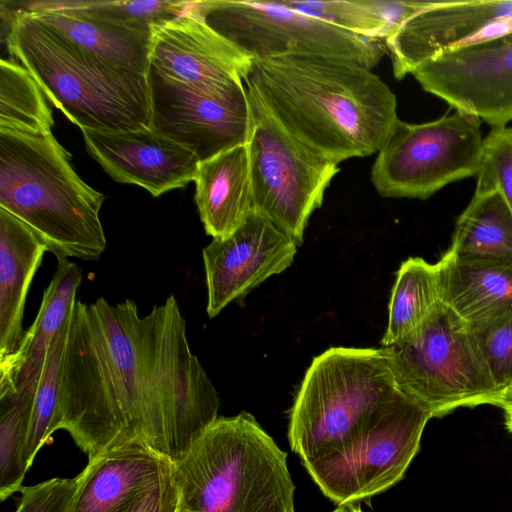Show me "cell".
I'll list each match as a JSON object with an SVG mask.
<instances>
[{
  "mask_svg": "<svg viewBox=\"0 0 512 512\" xmlns=\"http://www.w3.org/2000/svg\"><path fill=\"white\" fill-rule=\"evenodd\" d=\"M512 16V0L428 1L386 40L394 77L401 80L439 55L485 41L487 28Z\"/></svg>",
  "mask_w": 512,
  "mask_h": 512,
  "instance_id": "9a60e30c",
  "label": "cell"
},
{
  "mask_svg": "<svg viewBox=\"0 0 512 512\" xmlns=\"http://www.w3.org/2000/svg\"><path fill=\"white\" fill-rule=\"evenodd\" d=\"M190 10L251 59L310 56L342 59L372 70L386 53L368 39L276 1H191Z\"/></svg>",
  "mask_w": 512,
  "mask_h": 512,
  "instance_id": "ba28073f",
  "label": "cell"
},
{
  "mask_svg": "<svg viewBox=\"0 0 512 512\" xmlns=\"http://www.w3.org/2000/svg\"><path fill=\"white\" fill-rule=\"evenodd\" d=\"M480 126L459 111L420 124L398 119L372 165L375 189L383 197L425 200L476 176L484 144Z\"/></svg>",
  "mask_w": 512,
  "mask_h": 512,
  "instance_id": "30bf717a",
  "label": "cell"
},
{
  "mask_svg": "<svg viewBox=\"0 0 512 512\" xmlns=\"http://www.w3.org/2000/svg\"><path fill=\"white\" fill-rule=\"evenodd\" d=\"M5 41L50 102L81 130L150 128L147 74L114 66L69 41L38 16L1 8Z\"/></svg>",
  "mask_w": 512,
  "mask_h": 512,
  "instance_id": "3957f363",
  "label": "cell"
},
{
  "mask_svg": "<svg viewBox=\"0 0 512 512\" xmlns=\"http://www.w3.org/2000/svg\"><path fill=\"white\" fill-rule=\"evenodd\" d=\"M172 473L194 512H295L287 454L244 411L211 423Z\"/></svg>",
  "mask_w": 512,
  "mask_h": 512,
  "instance_id": "5b68a950",
  "label": "cell"
},
{
  "mask_svg": "<svg viewBox=\"0 0 512 512\" xmlns=\"http://www.w3.org/2000/svg\"><path fill=\"white\" fill-rule=\"evenodd\" d=\"M297 246L255 211L230 236L213 239L202 251L208 316H217L229 303L287 269Z\"/></svg>",
  "mask_w": 512,
  "mask_h": 512,
  "instance_id": "5bb4252c",
  "label": "cell"
},
{
  "mask_svg": "<svg viewBox=\"0 0 512 512\" xmlns=\"http://www.w3.org/2000/svg\"><path fill=\"white\" fill-rule=\"evenodd\" d=\"M422 89L491 128L512 121V37L447 51L412 73Z\"/></svg>",
  "mask_w": 512,
  "mask_h": 512,
  "instance_id": "4fadbf2b",
  "label": "cell"
},
{
  "mask_svg": "<svg viewBox=\"0 0 512 512\" xmlns=\"http://www.w3.org/2000/svg\"><path fill=\"white\" fill-rule=\"evenodd\" d=\"M172 468L167 458L146 448L106 450L79 473L71 512H120Z\"/></svg>",
  "mask_w": 512,
  "mask_h": 512,
  "instance_id": "ac0fdd59",
  "label": "cell"
},
{
  "mask_svg": "<svg viewBox=\"0 0 512 512\" xmlns=\"http://www.w3.org/2000/svg\"><path fill=\"white\" fill-rule=\"evenodd\" d=\"M346 512H363L360 505L352 504L345 506Z\"/></svg>",
  "mask_w": 512,
  "mask_h": 512,
  "instance_id": "8d00e7d4",
  "label": "cell"
},
{
  "mask_svg": "<svg viewBox=\"0 0 512 512\" xmlns=\"http://www.w3.org/2000/svg\"><path fill=\"white\" fill-rule=\"evenodd\" d=\"M66 323L52 342L37 378L29 384L32 387V399L24 450L27 471L41 447L53 432L59 430V385Z\"/></svg>",
  "mask_w": 512,
  "mask_h": 512,
  "instance_id": "f1b7e54d",
  "label": "cell"
},
{
  "mask_svg": "<svg viewBox=\"0 0 512 512\" xmlns=\"http://www.w3.org/2000/svg\"><path fill=\"white\" fill-rule=\"evenodd\" d=\"M194 182L199 216L213 239L230 236L254 212L247 144L200 162Z\"/></svg>",
  "mask_w": 512,
  "mask_h": 512,
  "instance_id": "ffe728a7",
  "label": "cell"
},
{
  "mask_svg": "<svg viewBox=\"0 0 512 512\" xmlns=\"http://www.w3.org/2000/svg\"><path fill=\"white\" fill-rule=\"evenodd\" d=\"M190 1H83L39 0L1 1L10 11L37 13L62 11L80 14L129 29L154 34L159 28L182 15Z\"/></svg>",
  "mask_w": 512,
  "mask_h": 512,
  "instance_id": "4316f807",
  "label": "cell"
},
{
  "mask_svg": "<svg viewBox=\"0 0 512 512\" xmlns=\"http://www.w3.org/2000/svg\"><path fill=\"white\" fill-rule=\"evenodd\" d=\"M81 131L90 155L117 182L141 186L157 197L195 179L197 156L151 128Z\"/></svg>",
  "mask_w": 512,
  "mask_h": 512,
  "instance_id": "e0dca14e",
  "label": "cell"
},
{
  "mask_svg": "<svg viewBox=\"0 0 512 512\" xmlns=\"http://www.w3.org/2000/svg\"><path fill=\"white\" fill-rule=\"evenodd\" d=\"M436 264L441 302L468 327L512 309V263L463 258L447 250Z\"/></svg>",
  "mask_w": 512,
  "mask_h": 512,
  "instance_id": "7402d4cb",
  "label": "cell"
},
{
  "mask_svg": "<svg viewBox=\"0 0 512 512\" xmlns=\"http://www.w3.org/2000/svg\"><path fill=\"white\" fill-rule=\"evenodd\" d=\"M32 387L27 385L0 398V499L24 488L28 472L24 450L31 408Z\"/></svg>",
  "mask_w": 512,
  "mask_h": 512,
  "instance_id": "f546056e",
  "label": "cell"
},
{
  "mask_svg": "<svg viewBox=\"0 0 512 512\" xmlns=\"http://www.w3.org/2000/svg\"><path fill=\"white\" fill-rule=\"evenodd\" d=\"M33 14L69 41L102 60L147 74L154 34L69 12L44 11Z\"/></svg>",
  "mask_w": 512,
  "mask_h": 512,
  "instance_id": "603a6c76",
  "label": "cell"
},
{
  "mask_svg": "<svg viewBox=\"0 0 512 512\" xmlns=\"http://www.w3.org/2000/svg\"><path fill=\"white\" fill-rule=\"evenodd\" d=\"M507 36H510V37H512V33H511V34H508Z\"/></svg>",
  "mask_w": 512,
  "mask_h": 512,
  "instance_id": "f35d334b",
  "label": "cell"
},
{
  "mask_svg": "<svg viewBox=\"0 0 512 512\" xmlns=\"http://www.w3.org/2000/svg\"><path fill=\"white\" fill-rule=\"evenodd\" d=\"M490 376L500 391L512 385V309L469 327Z\"/></svg>",
  "mask_w": 512,
  "mask_h": 512,
  "instance_id": "4dcf8cb0",
  "label": "cell"
},
{
  "mask_svg": "<svg viewBox=\"0 0 512 512\" xmlns=\"http://www.w3.org/2000/svg\"><path fill=\"white\" fill-rule=\"evenodd\" d=\"M287 8L317 18L356 35L386 40L428 1H294L279 0Z\"/></svg>",
  "mask_w": 512,
  "mask_h": 512,
  "instance_id": "d4e9b609",
  "label": "cell"
},
{
  "mask_svg": "<svg viewBox=\"0 0 512 512\" xmlns=\"http://www.w3.org/2000/svg\"><path fill=\"white\" fill-rule=\"evenodd\" d=\"M429 419L430 414L400 390L371 427L340 449L302 464L338 507L356 504L403 478Z\"/></svg>",
  "mask_w": 512,
  "mask_h": 512,
  "instance_id": "8fae6325",
  "label": "cell"
},
{
  "mask_svg": "<svg viewBox=\"0 0 512 512\" xmlns=\"http://www.w3.org/2000/svg\"><path fill=\"white\" fill-rule=\"evenodd\" d=\"M52 133L0 128V208L30 226L57 259L98 260L105 196L75 172Z\"/></svg>",
  "mask_w": 512,
  "mask_h": 512,
  "instance_id": "277c9868",
  "label": "cell"
},
{
  "mask_svg": "<svg viewBox=\"0 0 512 512\" xmlns=\"http://www.w3.org/2000/svg\"><path fill=\"white\" fill-rule=\"evenodd\" d=\"M174 512H194L193 510H191L183 501V499L181 498V495H180V492H179V499H178V503H177V506L175 508V511Z\"/></svg>",
  "mask_w": 512,
  "mask_h": 512,
  "instance_id": "d590c367",
  "label": "cell"
},
{
  "mask_svg": "<svg viewBox=\"0 0 512 512\" xmlns=\"http://www.w3.org/2000/svg\"><path fill=\"white\" fill-rule=\"evenodd\" d=\"M332 512H346V509H345V506H340V507L336 508Z\"/></svg>",
  "mask_w": 512,
  "mask_h": 512,
  "instance_id": "74e56055",
  "label": "cell"
},
{
  "mask_svg": "<svg viewBox=\"0 0 512 512\" xmlns=\"http://www.w3.org/2000/svg\"><path fill=\"white\" fill-rule=\"evenodd\" d=\"M80 483L73 478L55 477L24 487L15 512H71Z\"/></svg>",
  "mask_w": 512,
  "mask_h": 512,
  "instance_id": "d6a6232c",
  "label": "cell"
},
{
  "mask_svg": "<svg viewBox=\"0 0 512 512\" xmlns=\"http://www.w3.org/2000/svg\"><path fill=\"white\" fill-rule=\"evenodd\" d=\"M245 86L252 119L247 145L254 211L300 245L311 214L322 205L340 168L291 135L255 89Z\"/></svg>",
  "mask_w": 512,
  "mask_h": 512,
  "instance_id": "9c48e42d",
  "label": "cell"
},
{
  "mask_svg": "<svg viewBox=\"0 0 512 512\" xmlns=\"http://www.w3.org/2000/svg\"><path fill=\"white\" fill-rule=\"evenodd\" d=\"M189 6L154 33L148 71L194 87L244 83L252 59L209 28Z\"/></svg>",
  "mask_w": 512,
  "mask_h": 512,
  "instance_id": "2e32d148",
  "label": "cell"
},
{
  "mask_svg": "<svg viewBox=\"0 0 512 512\" xmlns=\"http://www.w3.org/2000/svg\"><path fill=\"white\" fill-rule=\"evenodd\" d=\"M440 301L437 264L420 257L402 262L391 291L382 346L397 344L415 335Z\"/></svg>",
  "mask_w": 512,
  "mask_h": 512,
  "instance_id": "484cf974",
  "label": "cell"
},
{
  "mask_svg": "<svg viewBox=\"0 0 512 512\" xmlns=\"http://www.w3.org/2000/svg\"><path fill=\"white\" fill-rule=\"evenodd\" d=\"M82 280V270L68 259H58L45 289L38 314L14 353L0 360V397L35 381L50 346L66 323Z\"/></svg>",
  "mask_w": 512,
  "mask_h": 512,
  "instance_id": "d6986e66",
  "label": "cell"
},
{
  "mask_svg": "<svg viewBox=\"0 0 512 512\" xmlns=\"http://www.w3.org/2000/svg\"><path fill=\"white\" fill-rule=\"evenodd\" d=\"M498 191L512 211V127L491 128L484 138L475 192Z\"/></svg>",
  "mask_w": 512,
  "mask_h": 512,
  "instance_id": "1f68e13d",
  "label": "cell"
},
{
  "mask_svg": "<svg viewBox=\"0 0 512 512\" xmlns=\"http://www.w3.org/2000/svg\"><path fill=\"white\" fill-rule=\"evenodd\" d=\"M29 71L15 61H0V128L51 133V109Z\"/></svg>",
  "mask_w": 512,
  "mask_h": 512,
  "instance_id": "83f0119b",
  "label": "cell"
},
{
  "mask_svg": "<svg viewBox=\"0 0 512 512\" xmlns=\"http://www.w3.org/2000/svg\"><path fill=\"white\" fill-rule=\"evenodd\" d=\"M382 347L398 388L431 418L460 407L499 406L502 391L469 327L441 301L415 335Z\"/></svg>",
  "mask_w": 512,
  "mask_h": 512,
  "instance_id": "52a82bcc",
  "label": "cell"
},
{
  "mask_svg": "<svg viewBox=\"0 0 512 512\" xmlns=\"http://www.w3.org/2000/svg\"><path fill=\"white\" fill-rule=\"evenodd\" d=\"M448 250L458 257L512 263V211L498 191L474 193L457 219Z\"/></svg>",
  "mask_w": 512,
  "mask_h": 512,
  "instance_id": "cb8c5ba5",
  "label": "cell"
},
{
  "mask_svg": "<svg viewBox=\"0 0 512 512\" xmlns=\"http://www.w3.org/2000/svg\"><path fill=\"white\" fill-rule=\"evenodd\" d=\"M150 128L194 153L200 162L247 144L251 110L244 83L194 87L147 72Z\"/></svg>",
  "mask_w": 512,
  "mask_h": 512,
  "instance_id": "7c38bea8",
  "label": "cell"
},
{
  "mask_svg": "<svg viewBox=\"0 0 512 512\" xmlns=\"http://www.w3.org/2000/svg\"><path fill=\"white\" fill-rule=\"evenodd\" d=\"M244 83L291 135L337 164L378 153L399 119L389 86L372 70L342 59H252Z\"/></svg>",
  "mask_w": 512,
  "mask_h": 512,
  "instance_id": "7a4b0ae2",
  "label": "cell"
},
{
  "mask_svg": "<svg viewBox=\"0 0 512 512\" xmlns=\"http://www.w3.org/2000/svg\"><path fill=\"white\" fill-rule=\"evenodd\" d=\"M498 407L504 411L505 425L512 433V385L502 391Z\"/></svg>",
  "mask_w": 512,
  "mask_h": 512,
  "instance_id": "e575fe53",
  "label": "cell"
},
{
  "mask_svg": "<svg viewBox=\"0 0 512 512\" xmlns=\"http://www.w3.org/2000/svg\"><path fill=\"white\" fill-rule=\"evenodd\" d=\"M48 247L25 222L0 208V360L18 348L26 297Z\"/></svg>",
  "mask_w": 512,
  "mask_h": 512,
  "instance_id": "44dd1931",
  "label": "cell"
},
{
  "mask_svg": "<svg viewBox=\"0 0 512 512\" xmlns=\"http://www.w3.org/2000/svg\"><path fill=\"white\" fill-rule=\"evenodd\" d=\"M399 392L383 347L329 348L313 359L291 407V450L303 463L340 449L371 427Z\"/></svg>",
  "mask_w": 512,
  "mask_h": 512,
  "instance_id": "8992f818",
  "label": "cell"
},
{
  "mask_svg": "<svg viewBox=\"0 0 512 512\" xmlns=\"http://www.w3.org/2000/svg\"><path fill=\"white\" fill-rule=\"evenodd\" d=\"M176 298L141 316L126 299L76 301L66 323L59 425L88 459L136 446L171 462L218 418Z\"/></svg>",
  "mask_w": 512,
  "mask_h": 512,
  "instance_id": "6da1fadb",
  "label": "cell"
},
{
  "mask_svg": "<svg viewBox=\"0 0 512 512\" xmlns=\"http://www.w3.org/2000/svg\"><path fill=\"white\" fill-rule=\"evenodd\" d=\"M178 499L179 489L171 468L158 482L120 512H174Z\"/></svg>",
  "mask_w": 512,
  "mask_h": 512,
  "instance_id": "836d02e7",
  "label": "cell"
}]
</instances>
